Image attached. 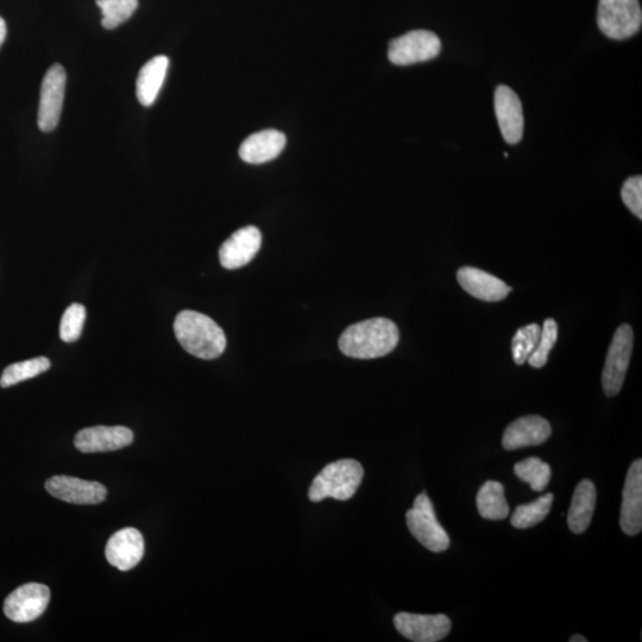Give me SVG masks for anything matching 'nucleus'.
Listing matches in <instances>:
<instances>
[{"mask_svg":"<svg viewBox=\"0 0 642 642\" xmlns=\"http://www.w3.org/2000/svg\"><path fill=\"white\" fill-rule=\"evenodd\" d=\"M399 341L400 332L394 321L374 318L348 327L338 344L346 356L358 360H374L389 355Z\"/></svg>","mask_w":642,"mask_h":642,"instance_id":"f257e3e1","label":"nucleus"},{"mask_svg":"<svg viewBox=\"0 0 642 642\" xmlns=\"http://www.w3.org/2000/svg\"><path fill=\"white\" fill-rule=\"evenodd\" d=\"M174 332L182 348L201 360H214L223 354L226 337L216 321L195 311H182L174 321Z\"/></svg>","mask_w":642,"mask_h":642,"instance_id":"f03ea898","label":"nucleus"},{"mask_svg":"<svg viewBox=\"0 0 642 642\" xmlns=\"http://www.w3.org/2000/svg\"><path fill=\"white\" fill-rule=\"evenodd\" d=\"M364 470L355 459H341L321 470L314 478L308 497L314 503L325 499L348 501L354 497L363 481Z\"/></svg>","mask_w":642,"mask_h":642,"instance_id":"7ed1b4c3","label":"nucleus"},{"mask_svg":"<svg viewBox=\"0 0 642 642\" xmlns=\"http://www.w3.org/2000/svg\"><path fill=\"white\" fill-rule=\"evenodd\" d=\"M408 530L421 545L431 552H444L450 547V537L434 512L433 503L426 493L415 497L412 509L406 514Z\"/></svg>","mask_w":642,"mask_h":642,"instance_id":"20e7f679","label":"nucleus"},{"mask_svg":"<svg viewBox=\"0 0 642 642\" xmlns=\"http://www.w3.org/2000/svg\"><path fill=\"white\" fill-rule=\"evenodd\" d=\"M597 24L609 39H629L641 28L642 11L639 0H600Z\"/></svg>","mask_w":642,"mask_h":642,"instance_id":"39448f33","label":"nucleus"},{"mask_svg":"<svg viewBox=\"0 0 642 642\" xmlns=\"http://www.w3.org/2000/svg\"><path fill=\"white\" fill-rule=\"evenodd\" d=\"M634 335L632 327L623 324L616 330L604 364L602 386L607 396L618 395L625 382L633 351Z\"/></svg>","mask_w":642,"mask_h":642,"instance_id":"423d86ee","label":"nucleus"},{"mask_svg":"<svg viewBox=\"0 0 642 642\" xmlns=\"http://www.w3.org/2000/svg\"><path fill=\"white\" fill-rule=\"evenodd\" d=\"M442 49L439 37L428 30H414L389 43L388 59L398 66L419 64L437 58Z\"/></svg>","mask_w":642,"mask_h":642,"instance_id":"0eeeda50","label":"nucleus"},{"mask_svg":"<svg viewBox=\"0 0 642 642\" xmlns=\"http://www.w3.org/2000/svg\"><path fill=\"white\" fill-rule=\"evenodd\" d=\"M66 81V71L61 65L50 67L44 75L37 115V124L43 132L54 131L58 127L64 106Z\"/></svg>","mask_w":642,"mask_h":642,"instance_id":"6e6552de","label":"nucleus"},{"mask_svg":"<svg viewBox=\"0 0 642 642\" xmlns=\"http://www.w3.org/2000/svg\"><path fill=\"white\" fill-rule=\"evenodd\" d=\"M50 601L47 585L28 583L12 591L4 602V614L11 621L31 622L46 612Z\"/></svg>","mask_w":642,"mask_h":642,"instance_id":"1a4fd4ad","label":"nucleus"},{"mask_svg":"<svg viewBox=\"0 0 642 642\" xmlns=\"http://www.w3.org/2000/svg\"><path fill=\"white\" fill-rule=\"evenodd\" d=\"M394 626L401 635L414 642H438L448 637L451 621L448 616L399 613Z\"/></svg>","mask_w":642,"mask_h":642,"instance_id":"9d476101","label":"nucleus"},{"mask_svg":"<svg viewBox=\"0 0 642 642\" xmlns=\"http://www.w3.org/2000/svg\"><path fill=\"white\" fill-rule=\"evenodd\" d=\"M46 489L56 499L73 505H98L106 499L107 490L98 482L84 481L72 476H54L46 482Z\"/></svg>","mask_w":642,"mask_h":642,"instance_id":"9b49d317","label":"nucleus"},{"mask_svg":"<svg viewBox=\"0 0 642 642\" xmlns=\"http://www.w3.org/2000/svg\"><path fill=\"white\" fill-rule=\"evenodd\" d=\"M495 112L505 141L509 144L519 143L524 135V111L518 94L511 87L501 85L496 88Z\"/></svg>","mask_w":642,"mask_h":642,"instance_id":"f8f14e48","label":"nucleus"},{"mask_svg":"<svg viewBox=\"0 0 642 642\" xmlns=\"http://www.w3.org/2000/svg\"><path fill=\"white\" fill-rule=\"evenodd\" d=\"M134 433L124 426H96L81 430L74 439L75 448L84 453L109 452L127 448Z\"/></svg>","mask_w":642,"mask_h":642,"instance_id":"ddd939ff","label":"nucleus"},{"mask_svg":"<svg viewBox=\"0 0 642 642\" xmlns=\"http://www.w3.org/2000/svg\"><path fill=\"white\" fill-rule=\"evenodd\" d=\"M620 525L627 535L642 530V461H635L627 472L622 492Z\"/></svg>","mask_w":642,"mask_h":642,"instance_id":"4468645a","label":"nucleus"},{"mask_svg":"<svg viewBox=\"0 0 642 642\" xmlns=\"http://www.w3.org/2000/svg\"><path fill=\"white\" fill-rule=\"evenodd\" d=\"M262 244L261 231L255 226H245L224 242L219 250L220 264L225 269H238L254 260Z\"/></svg>","mask_w":642,"mask_h":642,"instance_id":"2eb2a0df","label":"nucleus"},{"mask_svg":"<svg viewBox=\"0 0 642 642\" xmlns=\"http://www.w3.org/2000/svg\"><path fill=\"white\" fill-rule=\"evenodd\" d=\"M107 562L118 570L129 571L141 562L144 555V539L136 528H124L107 541Z\"/></svg>","mask_w":642,"mask_h":642,"instance_id":"dca6fc26","label":"nucleus"},{"mask_svg":"<svg viewBox=\"0 0 642 642\" xmlns=\"http://www.w3.org/2000/svg\"><path fill=\"white\" fill-rule=\"evenodd\" d=\"M552 428L544 418L528 415L515 420L503 434L502 445L508 451L538 446L551 437Z\"/></svg>","mask_w":642,"mask_h":642,"instance_id":"f3484780","label":"nucleus"},{"mask_svg":"<svg viewBox=\"0 0 642 642\" xmlns=\"http://www.w3.org/2000/svg\"><path fill=\"white\" fill-rule=\"evenodd\" d=\"M457 280L465 292L476 299L497 302L508 297L512 288L496 276L474 267L458 270Z\"/></svg>","mask_w":642,"mask_h":642,"instance_id":"a211bd4d","label":"nucleus"},{"mask_svg":"<svg viewBox=\"0 0 642 642\" xmlns=\"http://www.w3.org/2000/svg\"><path fill=\"white\" fill-rule=\"evenodd\" d=\"M286 147V136L281 131L268 129L251 135L239 148V156L250 165H262L276 159Z\"/></svg>","mask_w":642,"mask_h":642,"instance_id":"6ab92c4d","label":"nucleus"},{"mask_svg":"<svg viewBox=\"0 0 642 642\" xmlns=\"http://www.w3.org/2000/svg\"><path fill=\"white\" fill-rule=\"evenodd\" d=\"M169 59L165 55L155 56L141 68L136 83V96L143 106H151L165 83Z\"/></svg>","mask_w":642,"mask_h":642,"instance_id":"aec40b11","label":"nucleus"},{"mask_svg":"<svg viewBox=\"0 0 642 642\" xmlns=\"http://www.w3.org/2000/svg\"><path fill=\"white\" fill-rule=\"evenodd\" d=\"M596 488L590 480L578 483L572 497L568 514V526L571 532L582 534L588 530L596 507Z\"/></svg>","mask_w":642,"mask_h":642,"instance_id":"412c9836","label":"nucleus"},{"mask_svg":"<svg viewBox=\"0 0 642 642\" xmlns=\"http://www.w3.org/2000/svg\"><path fill=\"white\" fill-rule=\"evenodd\" d=\"M477 508L482 518L487 520H503L509 515V505L505 489L500 482L488 481L483 484L477 495Z\"/></svg>","mask_w":642,"mask_h":642,"instance_id":"4be33fe9","label":"nucleus"},{"mask_svg":"<svg viewBox=\"0 0 642 642\" xmlns=\"http://www.w3.org/2000/svg\"><path fill=\"white\" fill-rule=\"evenodd\" d=\"M552 503L553 495L545 494L528 505L516 507L511 519L512 525L519 530H526L540 524L550 514Z\"/></svg>","mask_w":642,"mask_h":642,"instance_id":"5701e85b","label":"nucleus"},{"mask_svg":"<svg viewBox=\"0 0 642 642\" xmlns=\"http://www.w3.org/2000/svg\"><path fill=\"white\" fill-rule=\"evenodd\" d=\"M50 368V361L47 357H36L31 360L15 363L9 365L3 371L2 379H0V386L9 388L17 385V383L34 379Z\"/></svg>","mask_w":642,"mask_h":642,"instance_id":"b1692460","label":"nucleus"},{"mask_svg":"<svg viewBox=\"0 0 642 642\" xmlns=\"http://www.w3.org/2000/svg\"><path fill=\"white\" fill-rule=\"evenodd\" d=\"M514 472L520 480L530 484L532 490L537 493L544 492L552 476L550 465L538 457L527 458L515 464Z\"/></svg>","mask_w":642,"mask_h":642,"instance_id":"393cba45","label":"nucleus"},{"mask_svg":"<svg viewBox=\"0 0 642 642\" xmlns=\"http://www.w3.org/2000/svg\"><path fill=\"white\" fill-rule=\"evenodd\" d=\"M97 5L103 12V27L112 30L134 15L138 0H97Z\"/></svg>","mask_w":642,"mask_h":642,"instance_id":"a878e982","label":"nucleus"},{"mask_svg":"<svg viewBox=\"0 0 642 642\" xmlns=\"http://www.w3.org/2000/svg\"><path fill=\"white\" fill-rule=\"evenodd\" d=\"M540 335L541 327L538 324L527 325L515 333L512 352L516 364L522 365L527 362L537 348Z\"/></svg>","mask_w":642,"mask_h":642,"instance_id":"bb28decb","label":"nucleus"},{"mask_svg":"<svg viewBox=\"0 0 642 642\" xmlns=\"http://www.w3.org/2000/svg\"><path fill=\"white\" fill-rule=\"evenodd\" d=\"M558 339V325L553 319H546L543 329H541L540 339L537 348L533 354L528 358L527 362L533 368H543L549 361L550 352L555 346Z\"/></svg>","mask_w":642,"mask_h":642,"instance_id":"cd10ccee","label":"nucleus"},{"mask_svg":"<svg viewBox=\"0 0 642 642\" xmlns=\"http://www.w3.org/2000/svg\"><path fill=\"white\" fill-rule=\"evenodd\" d=\"M86 320V308L81 304L69 306L61 319L60 337L66 343L78 341Z\"/></svg>","mask_w":642,"mask_h":642,"instance_id":"c85d7f7f","label":"nucleus"},{"mask_svg":"<svg viewBox=\"0 0 642 642\" xmlns=\"http://www.w3.org/2000/svg\"><path fill=\"white\" fill-rule=\"evenodd\" d=\"M622 200L629 210L642 219V178L640 175L632 176L622 186Z\"/></svg>","mask_w":642,"mask_h":642,"instance_id":"c756f323","label":"nucleus"},{"mask_svg":"<svg viewBox=\"0 0 642 642\" xmlns=\"http://www.w3.org/2000/svg\"><path fill=\"white\" fill-rule=\"evenodd\" d=\"M6 33H8V29H6V23L3 18L0 17V47H2V44L6 39Z\"/></svg>","mask_w":642,"mask_h":642,"instance_id":"7c9ffc66","label":"nucleus"},{"mask_svg":"<svg viewBox=\"0 0 642 642\" xmlns=\"http://www.w3.org/2000/svg\"><path fill=\"white\" fill-rule=\"evenodd\" d=\"M570 641L571 642H588V639L584 638L583 635L577 634V635H574V637H572Z\"/></svg>","mask_w":642,"mask_h":642,"instance_id":"2f4dec72","label":"nucleus"}]
</instances>
